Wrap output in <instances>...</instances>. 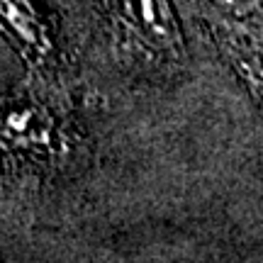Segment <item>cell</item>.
<instances>
[{
    "instance_id": "obj_1",
    "label": "cell",
    "mask_w": 263,
    "mask_h": 263,
    "mask_svg": "<svg viewBox=\"0 0 263 263\" xmlns=\"http://www.w3.org/2000/svg\"><path fill=\"white\" fill-rule=\"evenodd\" d=\"M120 12L144 37V42L156 47H173L178 42L166 0H120Z\"/></svg>"
},
{
    "instance_id": "obj_2",
    "label": "cell",
    "mask_w": 263,
    "mask_h": 263,
    "mask_svg": "<svg viewBox=\"0 0 263 263\" xmlns=\"http://www.w3.org/2000/svg\"><path fill=\"white\" fill-rule=\"evenodd\" d=\"M0 27L15 42H20L27 54H47L49 42L44 27L25 0H0Z\"/></svg>"
}]
</instances>
